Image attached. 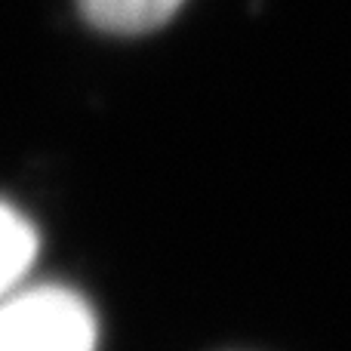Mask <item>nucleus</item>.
<instances>
[{
	"label": "nucleus",
	"instance_id": "nucleus-1",
	"mask_svg": "<svg viewBox=\"0 0 351 351\" xmlns=\"http://www.w3.org/2000/svg\"><path fill=\"white\" fill-rule=\"evenodd\" d=\"M93 305L65 284L19 287L0 299V351H96Z\"/></svg>",
	"mask_w": 351,
	"mask_h": 351
},
{
	"label": "nucleus",
	"instance_id": "nucleus-3",
	"mask_svg": "<svg viewBox=\"0 0 351 351\" xmlns=\"http://www.w3.org/2000/svg\"><path fill=\"white\" fill-rule=\"evenodd\" d=\"M37 247L40 241L31 219L0 200V299L25 284V274L37 259Z\"/></svg>",
	"mask_w": 351,
	"mask_h": 351
},
{
	"label": "nucleus",
	"instance_id": "nucleus-2",
	"mask_svg": "<svg viewBox=\"0 0 351 351\" xmlns=\"http://www.w3.org/2000/svg\"><path fill=\"white\" fill-rule=\"evenodd\" d=\"M86 22L111 34H145L179 10L182 0H77Z\"/></svg>",
	"mask_w": 351,
	"mask_h": 351
}]
</instances>
